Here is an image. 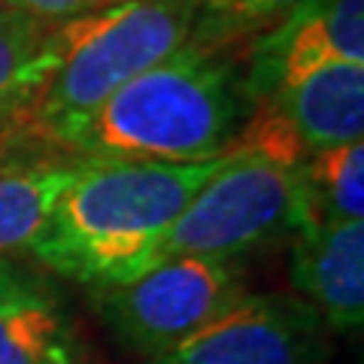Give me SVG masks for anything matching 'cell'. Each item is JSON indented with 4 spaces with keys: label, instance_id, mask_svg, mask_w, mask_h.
I'll use <instances>...</instances> for the list:
<instances>
[{
    "label": "cell",
    "instance_id": "1",
    "mask_svg": "<svg viewBox=\"0 0 364 364\" xmlns=\"http://www.w3.org/2000/svg\"><path fill=\"white\" fill-rule=\"evenodd\" d=\"M222 158L140 161L88 155L25 252L95 291L131 282L158 264L167 231Z\"/></svg>",
    "mask_w": 364,
    "mask_h": 364
},
{
    "label": "cell",
    "instance_id": "2",
    "mask_svg": "<svg viewBox=\"0 0 364 364\" xmlns=\"http://www.w3.org/2000/svg\"><path fill=\"white\" fill-rule=\"evenodd\" d=\"M249 109L237 64L186 43L122 85L85 124L73 155L210 161L231 149Z\"/></svg>",
    "mask_w": 364,
    "mask_h": 364
},
{
    "label": "cell",
    "instance_id": "3",
    "mask_svg": "<svg viewBox=\"0 0 364 364\" xmlns=\"http://www.w3.org/2000/svg\"><path fill=\"white\" fill-rule=\"evenodd\" d=\"M200 0H119L55 28L58 64L33 104L25 134L70 152L95 112L122 85L188 43Z\"/></svg>",
    "mask_w": 364,
    "mask_h": 364
},
{
    "label": "cell",
    "instance_id": "4",
    "mask_svg": "<svg viewBox=\"0 0 364 364\" xmlns=\"http://www.w3.org/2000/svg\"><path fill=\"white\" fill-rule=\"evenodd\" d=\"M298 170L273 164L258 152H225L215 173L167 231L158 261L176 255L237 261L282 234L301 231Z\"/></svg>",
    "mask_w": 364,
    "mask_h": 364
},
{
    "label": "cell",
    "instance_id": "5",
    "mask_svg": "<svg viewBox=\"0 0 364 364\" xmlns=\"http://www.w3.org/2000/svg\"><path fill=\"white\" fill-rule=\"evenodd\" d=\"M243 294L246 273L237 261L176 255L95 291V306L119 343L146 361L198 334Z\"/></svg>",
    "mask_w": 364,
    "mask_h": 364
},
{
    "label": "cell",
    "instance_id": "6",
    "mask_svg": "<svg viewBox=\"0 0 364 364\" xmlns=\"http://www.w3.org/2000/svg\"><path fill=\"white\" fill-rule=\"evenodd\" d=\"M328 325L306 301L243 294L198 334L143 364H325Z\"/></svg>",
    "mask_w": 364,
    "mask_h": 364
},
{
    "label": "cell",
    "instance_id": "7",
    "mask_svg": "<svg viewBox=\"0 0 364 364\" xmlns=\"http://www.w3.org/2000/svg\"><path fill=\"white\" fill-rule=\"evenodd\" d=\"M328 64H364V0H306L249 40V104Z\"/></svg>",
    "mask_w": 364,
    "mask_h": 364
},
{
    "label": "cell",
    "instance_id": "8",
    "mask_svg": "<svg viewBox=\"0 0 364 364\" xmlns=\"http://www.w3.org/2000/svg\"><path fill=\"white\" fill-rule=\"evenodd\" d=\"M0 364H97L55 282L13 255H0Z\"/></svg>",
    "mask_w": 364,
    "mask_h": 364
},
{
    "label": "cell",
    "instance_id": "9",
    "mask_svg": "<svg viewBox=\"0 0 364 364\" xmlns=\"http://www.w3.org/2000/svg\"><path fill=\"white\" fill-rule=\"evenodd\" d=\"M291 286L337 331L364 318V222L310 225L291 246Z\"/></svg>",
    "mask_w": 364,
    "mask_h": 364
},
{
    "label": "cell",
    "instance_id": "10",
    "mask_svg": "<svg viewBox=\"0 0 364 364\" xmlns=\"http://www.w3.org/2000/svg\"><path fill=\"white\" fill-rule=\"evenodd\" d=\"M306 155L358 143L364 134V64H328L270 97Z\"/></svg>",
    "mask_w": 364,
    "mask_h": 364
},
{
    "label": "cell",
    "instance_id": "11",
    "mask_svg": "<svg viewBox=\"0 0 364 364\" xmlns=\"http://www.w3.org/2000/svg\"><path fill=\"white\" fill-rule=\"evenodd\" d=\"M85 158L21 143L0 161V255L28 249Z\"/></svg>",
    "mask_w": 364,
    "mask_h": 364
},
{
    "label": "cell",
    "instance_id": "12",
    "mask_svg": "<svg viewBox=\"0 0 364 364\" xmlns=\"http://www.w3.org/2000/svg\"><path fill=\"white\" fill-rule=\"evenodd\" d=\"M55 64V28L13 6H0V146L25 131Z\"/></svg>",
    "mask_w": 364,
    "mask_h": 364
},
{
    "label": "cell",
    "instance_id": "13",
    "mask_svg": "<svg viewBox=\"0 0 364 364\" xmlns=\"http://www.w3.org/2000/svg\"><path fill=\"white\" fill-rule=\"evenodd\" d=\"M298 188H301L304 228L361 219V210H364L361 140L313 152L298 170Z\"/></svg>",
    "mask_w": 364,
    "mask_h": 364
},
{
    "label": "cell",
    "instance_id": "14",
    "mask_svg": "<svg viewBox=\"0 0 364 364\" xmlns=\"http://www.w3.org/2000/svg\"><path fill=\"white\" fill-rule=\"evenodd\" d=\"M304 4L306 0H200L188 43L225 52L228 46L264 33Z\"/></svg>",
    "mask_w": 364,
    "mask_h": 364
},
{
    "label": "cell",
    "instance_id": "15",
    "mask_svg": "<svg viewBox=\"0 0 364 364\" xmlns=\"http://www.w3.org/2000/svg\"><path fill=\"white\" fill-rule=\"evenodd\" d=\"M231 149H246V152H258L267 161L286 167V170H298L306 158L304 143L298 140V134L289 124V119L279 112V107L273 100H255L249 109L246 122L237 131ZM228 149V152H231Z\"/></svg>",
    "mask_w": 364,
    "mask_h": 364
},
{
    "label": "cell",
    "instance_id": "16",
    "mask_svg": "<svg viewBox=\"0 0 364 364\" xmlns=\"http://www.w3.org/2000/svg\"><path fill=\"white\" fill-rule=\"evenodd\" d=\"M4 4L43 21V25H49V28H58L64 21L88 16V13H95V9H104L107 0H4Z\"/></svg>",
    "mask_w": 364,
    "mask_h": 364
},
{
    "label": "cell",
    "instance_id": "17",
    "mask_svg": "<svg viewBox=\"0 0 364 364\" xmlns=\"http://www.w3.org/2000/svg\"><path fill=\"white\" fill-rule=\"evenodd\" d=\"M109 4H119V0H107V6H109Z\"/></svg>",
    "mask_w": 364,
    "mask_h": 364
},
{
    "label": "cell",
    "instance_id": "18",
    "mask_svg": "<svg viewBox=\"0 0 364 364\" xmlns=\"http://www.w3.org/2000/svg\"><path fill=\"white\" fill-rule=\"evenodd\" d=\"M0 6H4V0H0Z\"/></svg>",
    "mask_w": 364,
    "mask_h": 364
}]
</instances>
